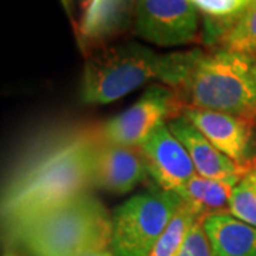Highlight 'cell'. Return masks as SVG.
I'll use <instances>...</instances> for the list:
<instances>
[{
    "mask_svg": "<svg viewBox=\"0 0 256 256\" xmlns=\"http://www.w3.org/2000/svg\"><path fill=\"white\" fill-rule=\"evenodd\" d=\"M98 140V128L58 130L28 150L2 196V218L12 235L42 214L88 191L92 150Z\"/></svg>",
    "mask_w": 256,
    "mask_h": 256,
    "instance_id": "6da1fadb",
    "label": "cell"
},
{
    "mask_svg": "<svg viewBox=\"0 0 256 256\" xmlns=\"http://www.w3.org/2000/svg\"><path fill=\"white\" fill-rule=\"evenodd\" d=\"M182 107L220 111L256 120V56L218 48H192L174 88Z\"/></svg>",
    "mask_w": 256,
    "mask_h": 256,
    "instance_id": "7a4b0ae2",
    "label": "cell"
},
{
    "mask_svg": "<svg viewBox=\"0 0 256 256\" xmlns=\"http://www.w3.org/2000/svg\"><path fill=\"white\" fill-rule=\"evenodd\" d=\"M12 236L32 256H82L110 248L111 215L86 191L30 220Z\"/></svg>",
    "mask_w": 256,
    "mask_h": 256,
    "instance_id": "3957f363",
    "label": "cell"
},
{
    "mask_svg": "<svg viewBox=\"0 0 256 256\" xmlns=\"http://www.w3.org/2000/svg\"><path fill=\"white\" fill-rule=\"evenodd\" d=\"M165 54L138 44L100 47L84 64L82 98L86 104H108L126 97L150 80H161Z\"/></svg>",
    "mask_w": 256,
    "mask_h": 256,
    "instance_id": "277c9868",
    "label": "cell"
},
{
    "mask_svg": "<svg viewBox=\"0 0 256 256\" xmlns=\"http://www.w3.org/2000/svg\"><path fill=\"white\" fill-rule=\"evenodd\" d=\"M175 192L156 184L121 204L111 215L110 249L116 256H150L181 206Z\"/></svg>",
    "mask_w": 256,
    "mask_h": 256,
    "instance_id": "5b68a950",
    "label": "cell"
},
{
    "mask_svg": "<svg viewBox=\"0 0 256 256\" xmlns=\"http://www.w3.org/2000/svg\"><path fill=\"white\" fill-rule=\"evenodd\" d=\"M182 104L172 88L154 84L127 110L98 127L100 138L118 146H138L161 122L181 114Z\"/></svg>",
    "mask_w": 256,
    "mask_h": 256,
    "instance_id": "8992f818",
    "label": "cell"
},
{
    "mask_svg": "<svg viewBox=\"0 0 256 256\" xmlns=\"http://www.w3.org/2000/svg\"><path fill=\"white\" fill-rule=\"evenodd\" d=\"M200 14L190 0H137L134 28L151 44L185 46L200 40Z\"/></svg>",
    "mask_w": 256,
    "mask_h": 256,
    "instance_id": "52a82bcc",
    "label": "cell"
},
{
    "mask_svg": "<svg viewBox=\"0 0 256 256\" xmlns=\"http://www.w3.org/2000/svg\"><path fill=\"white\" fill-rule=\"evenodd\" d=\"M181 114L234 162L245 168L255 164L254 120L196 107H182Z\"/></svg>",
    "mask_w": 256,
    "mask_h": 256,
    "instance_id": "ba28073f",
    "label": "cell"
},
{
    "mask_svg": "<svg viewBox=\"0 0 256 256\" xmlns=\"http://www.w3.org/2000/svg\"><path fill=\"white\" fill-rule=\"evenodd\" d=\"M138 148L148 175L162 190L176 192L196 175L191 156L172 134L168 122H161Z\"/></svg>",
    "mask_w": 256,
    "mask_h": 256,
    "instance_id": "9c48e42d",
    "label": "cell"
},
{
    "mask_svg": "<svg viewBox=\"0 0 256 256\" xmlns=\"http://www.w3.org/2000/svg\"><path fill=\"white\" fill-rule=\"evenodd\" d=\"M148 175L138 146H118L98 140L92 156V185L111 194L132 191Z\"/></svg>",
    "mask_w": 256,
    "mask_h": 256,
    "instance_id": "30bf717a",
    "label": "cell"
},
{
    "mask_svg": "<svg viewBox=\"0 0 256 256\" xmlns=\"http://www.w3.org/2000/svg\"><path fill=\"white\" fill-rule=\"evenodd\" d=\"M168 127L175 137L181 141L184 148L190 154L196 174L212 180H236L240 181L248 170L234 162L230 158L222 154L198 128L182 114L171 118Z\"/></svg>",
    "mask_w": 256,
    "mask_h": 256,
    "instance_id": "8fae6325",
    "label": "cell"
},
{
    "mask_svg": "<svg viewBox=\"0 0 256 256\" xmlns=\"http://www.w3.org/2000/svg\"><path fill=\"white\" fill-rule=\"evenodd\" d=\"M215 256H256V226L234 216L228 210L204 220Z\"/></svg>",
    "mask_w": 256,
    "mask_h": 256,
    "instance_id": "7c38bea8",
    "label": "cell"
},
{
    "mask_svg": "<svg viewBox=\"0 0 256 256\" xmlns=\"http://www.w3.org/2000/svg\"><path fill=\"white\" fill-rule=\"evenodd\" d=\"M137 0H96L82 18L78 36L84 46H96L126 28L136 13Z\"/></svg>",
    "mask_w": 256,
    "mask_h": 256,
    "instance_id": "4fadbf2b",
    "label": "cell"
},
{
    "mask_svg": "<svg viewBox=\"0 0 256 256\" xmlns=\"http://www.w3.org/2000/svg\"><path fill=\"white\" fill-rule=\"evenodd\" d=\"M238 182L236 180H212L196 174L175 194L196 216L205 220L212 214L228 210Z\"/></svg>",
    "mask_w": 256,
    "mask_h": 256,
    "instance_id": "5bb4252c",
    "label": "cell"
},
{
    "mask_svg": "<svg viewBox=\"0 0 256 256\" xmlns=\"http://www.w3.org/2000/svg\"><path fill=\"white\" fill-rule=\"evenodd\" d=\"M204 16V38L220 43L234 20L249 6L248 0H190Z\"/></svg>",
    "mask_w": 256,
    "mask_h": 256,
    "instance_id": "9a60e30c",
    "label": "cell"
},
{
    "mask_svg": "<svg viewBox=\"0 0 256 256\" xmlns=\"http://www.w3.org/2000/svg\"><path fill=\"white\" fill-rule=\"evenodd\" d=\"M198 218L200 216H196L185 204H181L172 220H170L160 239L156 240L150 256H178L190 229Z\"/></svg>",
    "mask_w": 256,
    "mask_h": 256,
    "instance_id": "2e32d148",
    "label": "cell"
},
{
    "mask_svg": "<svg viewBox=\"0 0 256 256\" xmlns=\"http://www.w3.org/2000/svg\"><path fill=\"white\" fill-rule=\"evenodd\" d=\"M220 44V48L256 56V2L234 20Z\"/></svg>",
    "mask_w": 256,
    "mask_h": 256,
    "instance_id": "e0dca14e",
    "label": "cell"
},
{
    "mask_svg": "<svg viewBox=\"0 0 256 256\" xmlns=\"http://www.w3.org/2000/svg\"><path fill=\"white\" fill-rule=\"evenodd\" d=\"M228 210L238 220L256 226V162L236 184Z\"/></svg>",
    "mask_w": 256,
    "mask_h": 256,
    "instance_id": "ac0fdd59",
    "label": "cell"
},
{
    "mask_svg": "<svg viewBox=\"0 0 256 256\" xmlns=\"http://www.w3.org/2000/svg\"><path fill=\"white\" fill-rule=\"evenodd\" d=\"M178 256H215L210 236L204 226V218H198L194 222Z\"/></svg>",
    "mask_w": 256,
    "mask_h": 256,
    "instance_id": "d6986e66",
    "label": "cell"
},
{
    "mask_svg": "<svg viewBox=\"0 0 256 256\" xmlns=\"http://www.w3.org/2000/svg\"><path fill=\"white\" fill-rule=\"evenodd\" d=\"M62 2V6L66 10V14L68 16V18L73 22V4H74V0H60Z\"/></svg>",
    "mask_w": 256,
    "mask_h": 256,
    "instance_id": "ffe728a7",
    "label": "cell"
},
{
    "mask_svg": "<svg viewBox=\"0 0 256 256\" xmlns=\"http://www.w3.org/2000/svg\"><path fill=\"white\" fill-rule=\"evenodd\" d=\"M96 0H80V8H82V18L86 16L90 10H92V4Z\"/></svg>",
    "mask_w": 256,
    "mask_h": 256,
    "instance_id": "44dd1931",
    "label": "cell"
},
{
    "mask_svg": "<svg viewBox=\"0 0 256 256\" xmlns=\"http://www.w3.org/2000/svg\"><path fill=\"white\" fill-rule=\"evenodd\" d=\"M82 256H116L112 254L110 248L108 249H102V250H97V252H92V254H87V255Z\"/></svg>",
    "mask_w": 256,
    "mask_h": 256,
    "instance_id": "7402d4cb",
    "label": "cell"
},
{
    "mask_svg": "<svg viewBox=\"0 0 256 256\" xmlns=\"http://www.w3.org/2000/svg\"><path fill=\"white\" fill-rule=\"evenodd\" d=\"M3 256H16V255H14V254H10V252H9V254H4Z\"/></svg>",
    "mask_w": 256,
    "mask_h": 256,
    "instance_id": "603a6c76",
    "label": "cell"
},
{
    "mask_svg": "<svg viewBox=\"0 0 256 256\" xmlns=\"http://www.w3.org/2000/svg\"><path fill=\"white\" fill-rule=\"evenodd\" d=\"M254 2H256V0H248V3H249V4H252Z\"/></svg>",
    "mask_w": 256,
    "mask_h": 256,
    "instance_id": "cb8c5ba5",
    "label": "cell"
}]
</instances>
